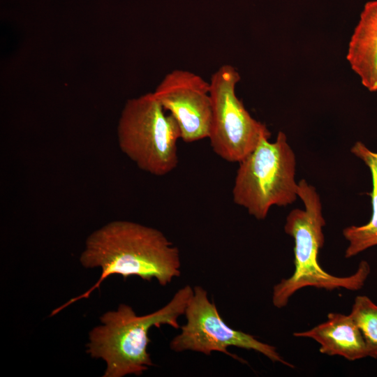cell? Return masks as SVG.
I'll return each mask as SVG.
<instances>
[{
    "label": "cell",
    "mask_w": 377,
    "mask_h": 377,
    "mask_svg": "<svg viewBox=\"0 0 377 377\" xmlns=\"http://www.w3.org/2000/svg\"><path fill=\"white\" fill-rule=\"evenodd\" d=\"M80 261L85 268L100 267L101 274L88 290L57 307L51 316L79 300L88 298L106 278L119 274L155 279L165 286L181 274L179 251L160 230L135 222L113 221L86 239Z\"/></svg>",
    "instance_id": "1"
},
{
    "label": "cell",
    "mask_w": 377,
    "mask_h": 377,
    "mask_svg": "<svg viewBox=\"0 0 377 377\" xmlns=\"http://www.w3.org/2000/svg\"><path fill=\"white\" fill-rule=\"evenodd\" d=\"M193 288L186 285L178 290L170 301L157 311L138 316L133 308L121 304L100 318L101 325L89 334L87 353L106 363L103 377L140 376L154 364L147 350L149 331L152 327L168 325L180 327L179 318L184 314Z\"/></svg>",
    "instance_id": "2"
},
{
    "label": "cell",
    "mask_w": 377,
    "mask_h": 377,
    "mask_svg": "<svg viewBox=\"0 0 377 377\" xmlns=\"http://www.w3.org/2000/svg\"><path fill=\"white\" fill-rule=\"evenodd\" d=\"M297 195L304 202V209H293L284 226L286 233L294 239L295 269L290 277L281 279L273 287L272 301L278 309L285 307L293 295L305 287L327 290H360L371 272L370 265L365 260L360 262L355 273L346 276L332 275L321 267L318 258L324 244L323 228L325 221L320 196L304 179L298 182Z\"/></svg>",
    "instance_id": "3"
},
{
    "label": "cell",
    "mask_w": 377,
    "mask_h": 377,
    "mask_svg": "<svg viewBox=\"0 0 377 377\" xmlns=\"http://www.w3.org/2000/svg\"><path fill=\"white\" fill-rule=\"evenodd\" d=\"M263 137L255 149L239 163L232 188L233 201L258 220L271 207L287 206L297 197L295 155L283 132L276 140Z\"/></svg>",
    "instance_id": "4"
},
{
    "label": "cell",
    "mask_w": 377,
    "mask_h": 377,
    "mask_svg": "<svg viewBox=\"0 0 377 377\" xmlns=\"http://www.w3.org/2000/svg\"><path fill=\"white\" fill-rule=\"evenodd\" d=\"M117 138L121 151L147 172L162 176L177 165L178 124L153 93L126 101L119 119Z\"/></svg>",
    "instance_id": "5"
},
{
    "label": "cell",
    "mask_w": 377,
    "mask_h": 377,
    "mask_svg": "<svg viewBox=\"0 0 377 377\" xmlns=\"http://www.w3.org/2000/svg\"><path fill=\"white\" fill-rule=\"evenodd\" d=\"M241 77L232 65L220 66L211 76L212 123L209 139L214 151L229 162L239 163L264 136L267 126L253 119L236 95Z\"/></svg>",
    "instance_id": "6"
},
{
    "label": "cell",
    "mask_w": 377,
    "mask_h": 377,
    "mask_svg": "<svg viewBox=\"0 0 377 377\" xmlns=\"http://www.w3.org/2000/svg\"><path fill=\"white\" fill-rule=\"evenodd\" d=\"M184 315L186 323L181 327V332L170 343V349L175 352L191 350L207 355L220 352L244 362L228 351L229 347L234 346L255 350L273 362L295 367L283 359L274 346L229 327L220 316L215 304L209 300L207 290L200 286L193 287Z\"/></svg>",
    "instance_id": "7"
},
{
    "label": "cell",
    "mask_w": 377,
    "mask_h": 377,
    "mask_svg": "<svg viewBox=\"0 0 377 377\" xmlns=\"http://www.w3.org/2000/svg\"><path fill=\"white\" fill-rule=\"evenodd\" d=\"M153 94L176 120L180 139L193 142L209 138L212 111L209 82L191 71L175 69Z\"/></svg>",
    "instance_id": "8"
},
{
    "label": "cell",
    "mask_w": 377,
    "mask_h": 377,
    "mask_svg": "<svg viewBox=\"0 0 377 377\" xmlns=\"http://www.w3.org/2000/svg\"><path fill=\"white\" fill-rule=\"evenodd\" d=\"M293 336L314 340L320 345L319 351L327 355H339L350 361L368 357L363 335L349 314L329 313L323 323L294 332Z\"/></svg>",
    "instance_id": "9"
},
{
    "label": "cell",
    "mask_w": 377,
    "mask_h": 377,
    "mask_svg": "<svg viewBox=\"0 0 377 377\" xmlns=\"http://www.w3.org/2000/svg\"><path fill=\"white\" fill-rule=\"evenodd\" d=\"M346 59L362 85L377 91V0L364 5L350 39Z\"/></svg>",
    "instance_id": "10"
},
{
    "label": "cell",
    "mask_w": 377,
    "mask_h": 377,
    "mask_svg": "<svg viewBox=\"0 0 377 377\" xmlns=\"http://www.w3.org/2000/svg\"><path fill=\"white\" fill-rule=\"evenodd\" d=\"M369 167L372 179V215L370 221L361 226L345 228L343 235L348 242L345 258H352L366 249L377 245V153L370 151L362 142H357L350 149Z\"/></svg>",
    "instance_id": "11"
},
{
    "label": "cell",
    "mask_w": 377,
    "mask_h": 377,
    "mask_svg": "<svg viewBox=\"0 0 377 377\" xmlns=\"http://www.w3.org/2000/svg\"><path fill=\"white\" fill-rule=\"evenodd\" d=\"M349 315L363 335L368 357L377 358V304L366 295H358Z\"/></svg>",
    "instance_id": "12"
}]
</instances>
